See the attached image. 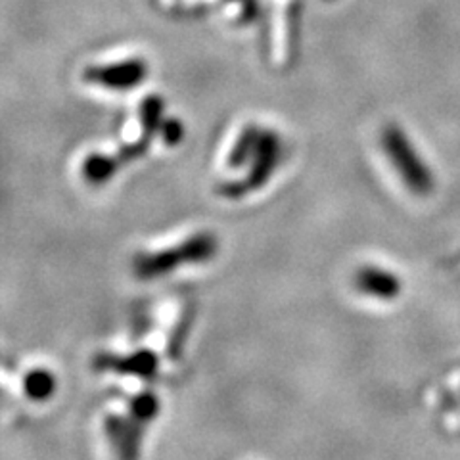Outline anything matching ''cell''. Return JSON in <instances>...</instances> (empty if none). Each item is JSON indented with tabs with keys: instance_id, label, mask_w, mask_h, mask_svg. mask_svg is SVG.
I'll return each mask as SVG.
<instances>
[{
	"instance_id": "277c9868",
	"label": "cell",
	"mask_w": 460,
	"mask_h": 460,
	"mask_svg": "<svg viewBox=\"0 0 460 460\" xmlns=\"http://www.w3.org/2000/svg\"><path fill=\"white\" fill-rule=\"evenodd\" d=\"M148 67L140 58H131V60L110 64V66H93L84 69V81L104 86L111 91H131L135 86L142 84L146 79Z\"/></svg>"
},
{
	"instance_id": "7c38bea8",
	"label": "cell",
	"mask_w": 460,
	"mask_h": 460,
	"mask_svg": "<svg viewBox=\"0 0 460 460\" xmlns=\"http://www.w3.org/2000/svg\"><path fill=\"white\" fill-rule=\"evenodd\" d=\"M192 316L194 309L192 307H184L179 316L175 319V324L169 330L167 336V357L177 358L186 343V336H189V330L192 326Z\"/></svg>"
},
{
	"instance_id": "6da1fadb",
	"label": "cell",
	"mask_w": 460,
	"mask_h": 460,
	"mask_svg": "<svg viewBox=\"0 0 460 460\" xmlns=\"http://www.w3.org/2000/svg\"><path fill=\"white\" fill-rule=\"evenodd\" d=\"M217 253V238L211 233H196L179 243V248L140 253L135 257V272L144 279H160L182 265L206 263Z\"/></svg>"
},
{
	"instance_id": "9c48e42d",
	"label": "cell",
	"mask_w": 460,
	"mask_h": 460,
	"mask_svg": "<svg viewBox=\"0 0 460 460\" xmlns=\"http://www.w3.org/2000/svg\"><path fill=\"white\" fill-rule=\"evenodd\" d=\"M164 98L157 96V94H152V96H146L140 102V108H138V118H140V125H142V140L146 142H152L154 137L160 133V127H162V121L165 119L164 118Z\"/></svg>"
},
{
	"instance_id": "3957f363",
	"label": "cell",
	"mask_w": 460,
	"mask_h": 460,
	"mask_svg": "<svg viewBox=\"0 0 460 460\" xmlns=\"http://www.w3.org/2000/svg\"><path fill=\"white\" fill-rule=\"evenodd\" d=\"M280 160V138L275 131L263 128L259 131V138L255 144V150L250 160V171L242 181H226L221 182L219 194L226 198H242L252 194L253 190L261 189L265 182L272 177Z\"/></svg>"
},
{
	"instance_id": "30bf717a",
	"label": "cell",
	"mask_w": 460,
	"mask_h": 460,
	"mask_svg": "<svg viewBox=\"0 0 460 460\" xmlns=\"http://www.w3.org/2000/svg\"><path fill=\"white\" fill-rule=\"evenodd\" d=\"M23 392L31 401H49L56 392V376L47 368L29 370L23 376Z\"/></svg>"
},
{
	"instance_id": "4fadbf2b",
	"label": "cell",
	"mask_w": 460,
	"mask_h": 460,
	"mask_svg": "<svg viewBox=\"0 0 460 460\" xmlns=\"http://www.w3.org/2000/svg\"><path fill=\"white\" fill-rule=\"evenodd\" d=\"M157 411H160V401H157V397L150 392H142L128 402V412H131L133 419H137L138 422L152 420Z\"/></svg>"
},
{
	"instance_id": "52a82bcc",
	"label": "cell",
	"mask_w": 460,
	"mask_h": 460,
	"mask_svg": "<svg viewBox=\"0 0 460 460\" xmlns=\"http://www.w3.org/2000/svg\"><path fill=\"white\" fill-rule=\"evenodd\" d=\"M104 429L113 449L121 456H135L140 445V422L137 419H119L108 414L104 419Z\"/></svg>"
},
{
	"instance_id": "ba28073f",
	"label": "cell",
	"mask_w": 460,
	"mask_h": 460,
	"mask_svg": "<svg viewBox=\"0 0 460 460\" xmlns=\"http://www.w3.org/2000/svg\"><path fill=\"white\" fill-rule=\"evenodd\" d=\"M121 160L108 154H89L83 162V177L91 184H104L118 172Z\"/></svg>"
},
{
	"instance_id": "5b68a950",
	"label": "cell",
	"mask_w": 460,
	"mask_h": 460,
	"mask_svg": "<svg viewBox=\"0 0 460 460\" xmlns=\"http://www.w3.org/2000/svg\"><path fill=\"white\" fill-rule=\"evenodd\" d=\"M98 370H108L125 376H138L142 380H152L157 376L160 358L150 349H138L131 355H98L94 361Z\"/></svg>"
},
{
	"instance_id": "7a4b0ae2",
	"label": "cell",
	"mask_w": 460,
	"mask_h": 460,
	"mask_svg": "<svg viewBox=\"0 0 460 460\" xmlns=\"http://www.w3.org/2000/svg\"><path fill=\"white\" fill-rule=\"evenodd\" d=\"M382 148L409 192L414 196H428L434 192V172L426 165L419 150L412 146L409 135L399 125H387L384 128Z\"/></svg>"
},
{
	"instance_id": "8992f818",
	"label": "cell",
	"mask_w": 460,
	"mask_h": 460,
	"mask_svg": "<svg viewBox=\"0 0 460 460\" xmlns=\"http://www.w3.org/2000/svg\"><path fill=\"white\" fill-rule=\"evenodd\" d=\"M355 286L361 294L380 301H394L402 290L401 279L395 272L374 265H365L357 270Z\"/></svg>"
},
{
	"instance_id": "8fae6325",
	"label": "cell",
	"mask_w": 460,
	"mask_h": 460,
	"mask_svg": "<svg viewBox=\"0 0 460 460\" xmlns=\"http://www.w3.org/2000/svg\"><path fill=\"white\" fill-rule=\"evenodd\" d=\"M259 131H261V128H257L255 125H246L242 128L236 142L233 144V148L228 152V157H226L228 167L240 169L242 165H246L252 160V154L255 150V144L259 138Z\"/></svg>"
},
{
	"instance_id": "5bb4252c",
	"label": "cell",
	"mask_w": 460,
	"mask_h": 460,
	"mask_svg": "<svg viewBox=\"0 0 460 460\" xmlns=\"http://www.w3.org/2000/svg\"><path fill=\"white\" fill-rule=\"evenodd\" d=\"M157 135H160V138H162L165 146H177V144L184 137V125L177 118H167V119L162 121L160 133H157Z\"/></svg>"
}]
</instances>
